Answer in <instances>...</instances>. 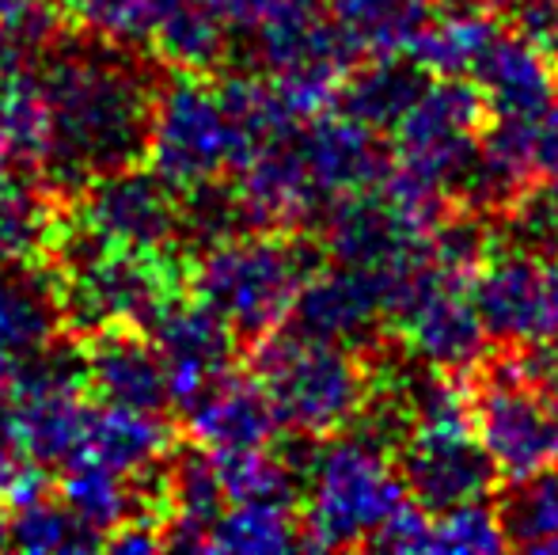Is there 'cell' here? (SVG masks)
I'll return each mask as SVG.
<instances>
[{"label": "cell", "mask_w": 558, "mask_h": 555, "mask_svg": "<svg viewBox=\"0 0 558 555\" xmlns=\"http://www.w3.org/2000/svg\"><path fill=\"white\" fill-rule=\"evenodd\" d=\"M517 362V370L539 385L544 393H551L558 400V339L555 342H539V347H529V350H517L509 354Z\"/></svg>", "instance_id": "41"}, {"label": "cell", "mask_w": 558, "mask_h": 555, "mask_svg": "<svg viewBox=\"0 0 558 555\" xmlns=\"http://www.w3.org/2000/svg\"><path fill=\"white\" fill-rule=\"evenodd\" d=\"M498 514L509 548L558 552V468L513 483Z\"/></svg>", "instance_id": "32"}, {"label": "cell", "mask_w": 558, "mask_h": 555, "mask_svg": "<svg viewBox=\"0 0 558 555\" xmlns=\"http://www.w3.org/2000/svg\"><path fill=\"white\" fill-rule=\"evenodd\" d=\"M15 365H20V362H15V358H8L4 350H0V393H4V385H8V381H12Z\"/></svg>", "instance_id": "44"}, {"label": "cell", "mask_w": 558, "mask_h": 555, "mask_svg": "<svg viewBox=\"0 0 558 555\" xmlns=\"http://www.w3.org/2000/svg\"><path fill=\"white\" fill-rule=\"evenodd\" d=\"M501 4H513V0H501Z\"/></svg>", "instance_id": "46"}, {"label": "cell", "mask_w": 558, "mask_h": 555, "mask_svg": "<svg viewBox=\"0 0 558 555\" xmlns=\"http://www.w3.org/2000/svg\"><path fill=\"white\" fill-rule=\"evenodd\" d=\"M471 84L494 119H524L555 104L558 69L551 65V53L539 50L532 38L501 27L471 73Z\"/></svg>", "instance_id": "20"}, {"label": "cell", "mask_w": 558, "mask_h": 555, "mask_svg": "<svg viewBox=\"0 0 558 555\" xmlns=\"http://www.w3.org/2000/svg\"><path fill=\"white\" fill-rule=\"evenodd\" d=\"M388 327L396 331L399 347L411 354V362L445 373H468L483 365L486 342H490L471 293V278L434 260L414 267L396 286Z\"/></svg>", "instance_id": "7"}, {"label": "cell", "mask_w": 558, "mask_h": 555, "mask_svg": "<svg viewBox=\"0 0 558 555\" xmlns=\"http://www.w3.org/2000/svg\"><path fill=\"white\" fill-rule=\"evenodd\" d=\"M251 373L266 388L281 426L308 442L357 426L376 381L357 347L316 339L296 327L255 339Z\"/></svg>", "instance_id": "5"}, {"label": "cell", "mask_w": 558, "mask_h": 555, "mask_svg": "<svg viewBox=\"0 0 558 555\" xmlns=\"http://www.w3.org/2000/svg\"><path fill=\"white\" fill-rule=\"evenodd\" d=\"M175 449V430L156 411H133L99 403L92 411L84 457H96L125 475H145L163 464V457Z\"/></svg>", "instance_id": "26"}, {"label": "cell", "mask_w": 558, "mask_h": 555, "mask_svg": "<svg viewBox=\"0 0 558 555\" xmlns=\"http://www.w3.org/2000/svg\"><path fill=\"white\" fill-rule=\"evenodd\" d=\"M445 8H498L501 0H437Z\"/></svg>", "instance_id": "43"}, {"label": "cell", "mask_w": 558, "mask_h": 555, "mask_svg": "<svg viewBox=\"0 0 558 555\" xmlns=\"http://www.w3.org/2000/svg\"><path fill=\"white\" fill-rule=\"evenodd\" d=\"M486 114L490 111H486L475 84L437 76L426 84L418 104L403 114V122L391 130V137H396L391 141V164L456 198L478 153Z\"/></svg>", "instance_id": "10"}, {"label": "cell", "mask_w": 558, "mask_h": 555, "mask_svg": "<svg viewBox=\"0 0 558 555\" xmlns=\"http://www.w3.org/2000/svg\"><path fill=\"white\" fill-rule=\"evenodd\" d=\"M12 548V536H8V518H4V510H0V552H8Z\"/></svg>", "instance_id": "45"}, {"label": "cell", "mask_w": 558, "mask_h": 555, "mask_svg": "<svg viewBox=\"0 0 558 555\" xmlns=\"http://www.w3.org/2000/svg\"><path fill=\"white\" fill-rule=\"evenodd\" d=\"M509 126L532 183H558V104H547L544 111L524 119H509Z\"/></svg>", "instance_id": "37"}, {"label": "cell", "mask_w": 558, "mask_h": 555, "mask_svg": "<svg viewBox=\"0 0 558 555\" xmlns=\"http://www.w3.org/2000/svg\"><path fill=\"white\" fill-rule=\"evenodd\" d=\"M501 23L494 20L490 8H448L441 20H429V27L411 46V58L426 69L429 76H448V81H471L483 53L498 38Z\"/></svg>", "instance_id": "28"}, {"label": "cell", "mask_w": 558, "mask_h": 555, "mask_svg": "<svg viewBox=\"0 0 558 555\" xmlns=\"http://www.w3.org/2000/svg\"><path fill=\"white\" fill-rule=\"evenodd\" d=\"M353 58V43L338 27L331 8L319 0H289L255 31L258 69L278 84L289 111L301 122H312L338 104Z\"/></svg>", "instance_id": "6"}, {"label": "cell", "mask_w": 558, "mask_h": 555, "mask_svg": "<svg viewBox=\"0 0 558 555\" xmlns=\"http://www.w3.org/2000/svg\"><path fill=\"white\" fill-rule=\"evenodd\" d=\"M65 31L69 20L61 0H0V58H46Z\"/></svg>", "instance_id": "33"}, {"label": "cell", "mask_w": 558, "mask_h": 555, "mask_svg": "<svg viewBox=\"0 0 558 555\" xmlns=\"http://www.w3.org/2000/svg\"><path fill=\"white\" fill-rule=\"evenodd\" d=\"M61 12L69 20V31H81L99 43H145V0H61Z\"/></svg>", "instance_id": "35"}, {"label": "cell", "mask_w": 558, "mask_h": 555, "mask_svg": "<svg viewBox=\"0 0 558 555\" xmlns=\"http://www.w3.org/2000/svg\"><path fill=\"white\" fill-rule=\"evenodd\" d=\"M69 221L104 244L175 252L183 248V194L148 164H130L84 183Z\"/></svg>", "instance_id": "11"}, {"label": "cell", "mask_w": 558, "mask_h": 555, "mask_svg": "<svg viewBox=\"0 0 558 555\" xmlns=\"http://www.w3.org/2000/svg\"><path fill=\"white\" fill-rule=\"evenodd\" d=\"M301 153L308 160V171L316 179L319 194L327 198V209L338 198L365 194L384 183L391 171V153L384 148L380 134L353 114H316L301 130Z\"/></svg>", "instance_id": "18"}, {"label": "cell", "mask_w": 558, "mask_h": 555, "mask_svg": "<svg viewBox=\"0 0 558 555\" xmlns=\"http://www.w3.org/2000/svg\"><path fill=\"white\" fill-rule=\"evenodd\" d=\"M232 183L251 229L301 232L327 209V198L301 153V130L258 148L243 168L232 171Z\"/></svg>", "instance_id": "16"}, {"label": "cell", "mask_w": 558, "mask_h": 555, "mask_svg": "<svg viewBox=\"0 0 558 555\" xmlns=\"http://www.w3.org/2000/svg\"><path fill=\"white\" fill-rule=\"evenodd\" d=\"M58 495L76 518L88 521L96 533H104V544L107 533H114L118 526H125V521L145 510H156L153 498L145 495L141 475H125L118 468L104 464V460L84 457V453L69 460V464H61Z\"/></svg>", "instance_id": "24"}, {"label": "cell", "mask_w": 558, "mask_h": 555, "mask_svg": "<svg viewBox=\"0 0 558 555\" xmlns=\"http://www.w3.org/2000/svg\"><path fill=\"white\" fill-rule=\"evenodd\" d=\"M490 342L529 350L558 339V255L501 244L471 275Z\"/></svg>", "instance_id": "12"}, {"label": "cell", "mask_w": 558, "mask_h": 555, "mask_svg": "<svg viewBox=\"0 0 558 555\" xmlns=\"http://www.w3.org/2000/svg\"><path fill=\"white\" fill-rule=\"evenodd\" d=\"M324 255V244L301 232L247 229L202 248L186 281L243 339H263L293 319L296 297Z\"/></svg>", "instance_id": "4"}, {"label": "cell", "mask_w": 558, "mask_h": 555, "mask_svg": "<svg viewBox=\"0 0 558 555\" xmlns=\"http://www.w3.org/2000/svg\"><path fill=\"white\" fill-rule=\"evenodd\" d=\"M471 426L501 480L521 483L558 468V400L532 385L513 358L490 365L471 393Z\"/></svg>", "instance_id": "9"}, {"label": "cell", "mask_w": 558, "mask_h": 555, "mask_svg": "<svg viewBox=\"0 0 558 555\" xmlns=\"http://www.w3.org/2000/svg\"><path fill=\"white\" fill-rule=\"evenodd\" d=\"M513 20L524 38L558 58V0H513Z\"/></svg>", "instance_id": "40"}, {"label": "cell", "mask_w": 558, "mask_h": 555, "mask_svg": "<svg viewBox=\"0 0 558 555\" xmlns=\"http://www.w3.org/2000/svg\"><path fill=\"white\" fill-rule=\"evenodd\" d=\"M65 229L53 191L23 168L0 171V267H46Z\"/></svg>", "instance_id": "22"}, {"label": "cell", "mask_w": 558, "mask_h": 555, "mask_svg": "<svg viewBox=\"0 0 558 555\" xmlns=\"http://www.w3.org/2000/svg\"><path fill=\"white\" fill-rule=\"evenodd\" d=\"M368 548L380 552H434V514L418 503H407L384 521V529L373 536Z\"/></svg>", "instance_id": "39"}, {"label": "cell", "mask_w": 558, "mask_h": 555, "mask_svg": "<svg viewBox=\"0 0 558 555\" xmlns=\"http://www.w3.org/2000/svg\"><path fill=\"white\" fill-rule=\"evenodd\" d=\"M46 495V464L27 457L15 445L0 442V510L12 514L20 506Z\"/></svg>", "instance_id": "38"}, {"label": "cell", "mask_w": 558, "mask_h": 555, "mask_svg": "<svg viewBox=\"0 0 558 555\" xmlns=\"http://www.w3.org/2000/svg\"><path fill=\"white\" fill-rule=\"evenodd\" d=\"M58 293L61 324L88 339L111 327H137L153 331L160 312L183 297L191 286L179 252H141V248H118L88 237L65 217L50 263H46Z\"/></svg>", "instance_id": "2"}, {"label": "cell", "mask_w": 558, "mask_h": 555, "mask_svg": "<svg viewBox=\"0 0 558 555\" xmlns=\"http://www.w3.org/2000/svg\"><path fill=\"white\" fill-rule=\"evenodd\" d=\"M88 393L96 403L133 411H163L171 408V377L160 347L148 331L137 327H111L81 339Z\"/></svg>", "instance_id": "17"}, {"label": "cell", "mask_w": 558, "mask_h": 555, "mask_svg": "<svg viewBox=\"0 0 558 555\" xmlns=\"http://www.w3.org/2000/svg\"><path fill=\"white\" fill-rule=\"evenodd\" d=\"M61 327L58 293L46 267H0V350L15 362L50 347Z\"/></svg>", "instance_id": "25"}, {"label": "cell", "mask_w": 558, "mask_h": 555, "mask_svg": "<svg viewBox=\"0 0 558 555\" xmlns=\"http://www.w3.org/2000/svg\"><path fill=\"white\" fill-rule=\"evenodd\" d=\"M501 237L506 244L558 255V183H532L501 214Z\"/></svg>", "instance_id": "36"}, {"label": "cell", "mask_w": 558, "mask_h": 555, "mask_svg": "<svg viewBox=\"0 0 558 555\" xmlns=\"http://www.w3.org/2000/svg\"><path fill=\"white\" fill-rule=\"evenodd\" d=\"M0 130H4L8 153H12V168L23 171H43L46 156H50V104L38 73H31L27 61H12L0 84Z\"/></svg>", "instance_id": "29"}, {"label": "cell", "mask_w": 558, "mask_h": 555, "mask_svg": "<svg viewBox=\"0 0 558 555\" xmlns=\"http://www.w3.org/2000/svg\"><path fill=\"white\" fill-rule=\"evenodd\" d=\"M434 76L411 58V53H388L368 58V65L350 69L338 92V107L357 122L373 126L376 134H391L403 122V114L418 104L426 84Z\"/></svg>", "instance_id": "23"}, {"label": "cell", "mask_w": 558, "mask_h": 555, "mask_svg": "<svg viewBox=\"0 0 558 555\" xmlns=\"http://www.w3.org/2000/svg\"><path fill=\"white\" fill-rule=\"evenodd\" d=\"M391 309V281L368 275L357 267H316L304 281L301 297L293 304V327L316 339L345 342V347H365L376 339L380 327H388Z\"/></svg>", "instance_id": "15"}, {"label": "cell", "mask_w": 558, "mask_h": 555, "mask_svg": "<svg viewBox=\"0 0 558 555\" xmlns=\"http://www.w3.org/2000/svg\"><path fill=\"white\" fill-rule=\"evenodd\" d=\"M506 544V529H501V514L483 503H463L445 514H434V552L448 555H486L501 552Z\"/></svg>", "instance_id": "34"}, {"label": "cell", "mask_w": 558, "mask_h": 555, "mask_svg": "<svg viewBox=\"0 0 558 555\" xmlns=\"http://www.w3.org/2000/svg\"><path fill=\"white\" fill-rule=\"evenodd\" d=\"M145 164L163 176L179 194L209 179L232 176L235 137L217 88L206 76L175 73L156 88L153 130Z\"/></svg>", "instance_id": "8"}, {"label": "cell", "mask_w": 558, "mask_h": 555, "mask_svg": "<svg viewBox=\"0 0 558 555\" xmlns=\"http://www.w3.org/2000/svg\"><path fill=\"white\" fill-rule=\"evenodd\" d=\"M301 506L293 503H228L209 536V552L270 555L301 548Z\"/></svg>", "instance_id": "30"}, {"label": "cell", "mask_w": 558, "mask_h": 555, "mask_svg": "<svg viewBox=\"0 0 558 555\" xmlns=\"http://www.w3.org/2000/svg\"><path fill=\"white\" fill-rule=\"evenodd\" d=\"M145 43L171 73L209 76L228 58V23L206 0H145Z\"/></svg>", "instance_id": "21"}, {"label": "cell", "mask_w": 558, "mask_h": 555, "mask_svg": "<svg viewBox=\"0 0 558 555\" xmlns=\"http://www.w3.org/2000/svg\"><path fill=\"white\" fill-rule=\"evenodd\" d=\"M429 232L396 206L380 186L338 198L324 221V252L331 263L357 267L396 286L429 260Z\"/></svg>", "instance_id": "13"}, {"label": "cell", "mask_w": 558, "mask_h": 555, "mask_svg": "<svg viewBox=\"0 0 558 555\" xmlns=\"http://www.w3.org/2000/svg\"><path fill=\"white\" fill-rule=\"evenodd\" d=\"M186 434L194 445L209 449L214 457L247 449H270L281 430V419L274 411L266 388L255 381V373H225L221 381L206 388L191 408L183 411Z\"/></svg>", "instance_id": "19"}, {"label": "cell", "mask_w": 558, "mask_h": 555, "mask_svg": "<svg viewBox=\"0 0 558 555\" xmlns=\"http://www.w3.org/2000/svg\"><path fill=\"white\" fill-rule=\"evenodd\" d=\"M50 104V156L43 183L53 194H76L107 171L145 164L156 88L148 69L114 43L53 46L38 69Z\"/></svg>", "instance_id": "1"}, {"label": "cell", "mask_w": 558, "mask_h": 555, "mask_svg": "<svg viewBox=\"0 0 558 555\" xmlns=\"http://www.w3.org/2000/svg\"><path fill=\"white\" fill-rule=\"evenodd\" d=\"M301 472V541L304 548L338 552L373 544L384 521L411 503L396 453L361 426L312 437Z\"/></svg>", "instance_id": "3"}, {"label": "cell", "mask_w": 558, "mask_h": 555, "mask_svg": "<svg viewBox=\"0 0 558 555\" xmlns=\"http://www.w3.org/2000/svg\"><path fill=\"white\" fill-rule=\"evenodd\" d=\"M8 536L15 552L27 555H58V552H96L104 548V533L81 521L61 495H43L35 503L8 514Z\"/></svg>", "instance_id": "31"}, {"label": "cell", "mask_w": 558, "mask_h": 555, "mask_svg": "<svg viewBox=\"0 0 558 555\" xmlns=\"http://www.w3.org/2000/svg\"><path fill=\"white\" fill-rule=\"evenodd\" d=\"M434 4L437 0H327L338 27L365 58L411 53L434 20Z\"/></svg>", "instance_id": "27"}, {"label": "cell", "mask_w": 558, "mask_h": 555, "mask_svg": "<svg viewBox=\"0 0 558 555\" xmlns=\"http://www.w3.org/2000/svg\"><path fill=\"white\" fill-rule=\"evenodd\" d=\"M228 27H243V31H258L270 15H278L289 0H206Z\"/></svg>", "instance_id": "42"}, {"label": "cell", "mask_w": 558, "mask_h": 555, "mask_svg": "<svg viewBox=\"0 0 558 555\" xmlns=\"http://www.w3.org/2000/svg\"><path fill=\"white\" fill-rule=\"evenodd\" d=\"M153 342L160 347L171 377V408L186 411L214 381L235 370L240 339L232 324L202 297H179L153 324Z\"/></svg>", "instance_id": "14"}]
</instances>
